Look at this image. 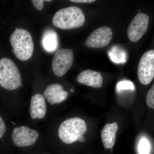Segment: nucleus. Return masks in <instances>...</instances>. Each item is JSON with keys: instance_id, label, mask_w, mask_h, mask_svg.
Listing matches in <instances>:
<instances>
[{"instance_id": "obj_1", "label": "nucleus", "mask_w": 154, "mask_h": 154, "mask_svg": "<svg viewBox=\"0 0 154 154\" xmlns=\"http://www.w3.org/2000/svg\"><path fill=\"white\" fill-rule=\"evenodd\" d=\"M85 21V15L75 6L60 9L53 17V24L63 30H70L82 27Z\"/></svg>"}, {"instance_id": "obj_2", "label": "nucleus", "mask_w": 154, "mask_h": 154, "mask_svg": "<svg viewBox=\"0 0 154 154\" xmlns=\"http://www.w3.org/2000/svg\"><path fill=\"white\" fill-rule=\"evenodd\" d=\"M85 122L79 117L67 119L61 124L58 130L60 140L64 143L72 144L79 141L84 142L83 136L87 131Z\"/></svg>"}, {"instance_id": "obj_3", "label": "nucleus", "mask_w": 154, "mask_h": 154, "mask_svg": "<svg viewBox=\"0 0 154 154\" xmlns=\"http://www.w3.org/2000/svg\"><path fill=\"white\" fill-rule=\"evenodd\" d=\"M10 42L13 48L12 52L20 60H28L33 55L34 45L28 30L16 28L10 37Z\"/></svg>"}, {"instance_id": "obj_4", "label": "nucleus", "mask_w": 154, "mask_h": 154, "mask_svg": "<svg viewBox=\"0 0 154 154\" xmlns=\"http://www.w3.org/2000/svg\"><path fill=\"white\" fill-rule=\"evenodd\" d=\"M22 84L21 75L16 65L8 58L0 60V85L9 91L16 90Z\"/></svg>"}, {"instance_id": "obj_5", "label": "nucleus", "mask_w": 154, "mask_h": 154, "mask_svg": "<svg viewBox=\"0 0 154 154\" xmlns=\"http://www.w3.org/2000/svg\"><path fill=\"white\" fill-rule=\"evenodd\" d=\"M74 60L72 50L62 48L58 50L54 56L52 68L54 73L58 77H62L72 65Z\"/></svg>"}, {"instance_id": "obj_6", "label": "nucleus", "mask_w": 154, "mask_h": 154, "mask_svg": "<svg viewBox=\"0 0 154 154\" xmlns=\"http://www.w3.org/2000/svg\"><path fill=\"white\" fill-rule=\"evenodd\" d=\"M138 79L142 84L148 85L154 78V50L144 54L140 60L138 67Z\"/></svg>"}, {"instance_id": "obj_7", "label": "nucleus", "mask_w": 154, "mask_h": 154, "mask_svg": "<svg viewBox=\"0 0 154 154\" xmlns=\"http://www.w3.org/2000/svg\"><path fill=\"white\" fill-rule=\"evenodd\" d=\"M149 20L148 15L143 13L136 15L128 29V36L131 41L137 42L142 38L147 29Z\"/></svg>"}, {"instance_id": "obj_8", "label": "nucleus", "mask_w": 154, "mask_h": 154, "mask_svg": "<svg viewBox=\"0 0 154 154\" xmlns=\"http://www.w3.org/2000/svg\"><path fill=\"white\" fill-rule=\"evenodd\" d=\"M38 137L39 134L36 131L27 126L15 128L12 133L13 143L19 147L32 145L36 142Z\"/></svg>"}, {"instance_id": "obj_9", "label": "nucleus", "mask_w": 154, "mask_h": 154, "mask_svg": "<svg viewBox=\"0 0 154 154\" xmlns=\"http://www.w3.org/2000/svg\"><path fill=\"white\" fill-rule=\"evenodd\" d=\"M112 30L107 26H103L94 30L88 36L85 44L93 48L105 47L110 43L112 38Z\"/></svg>"}, {"instance_id": "obj_10", "label": "nucleus", "mask_w": 154, "mask_h": 154, "mask_svg": "<svg viewBox=\"0 0 154 154\" xmlns=\"http://www.w3.org/2000/svg\"><path fill=\"white\" fill-rule=\"evenodd\" d=\"M45 98L51 105L58 104L67 98L68 94L64 91L63 87L59 84L48 85L44 92Z\"/></svg>"}, {"instance_id": "obj_11", "label": "nucleus", "mask_w": 154, "mask_h": 154, "mask_svg": "<svg viewBox=\"0 0 154 154\" xmlns=\"http://www.w3.org/2000/svg\"><path fill=\"white\" fill-rule=\"evenodd\" d=\"M77 82L94 88H101L103 84V78L99 72L90 69L85 70L80 73L77 77Z\"/></svg>"}, {"instance_id": "obj_12", "label": "nucleus", "mask_w": 154, "mask_h": 154, "mask_svg": "<svg viewBox=\"0 0 154 154\" xmlns=\"http://www.w3.org/2000/svg\"><path fill=\"white\" fill-rule=\"evenodd\" d=\"M118 125L116 122L105 125L101 131V138L105 149L112 148L115 144Z\"/></svg>"}, {"instance_id": "obj_13", "label": "nucleus", "mask_w": 154, "mask_h": 154, "mask_svg": "<svg viewBox=\"0 0 154 154\" xmlns=\"http://www.w3.org/2000/svg\"><path fill=\"white\" fill-rule=\"evenodd\" d=\"M42 46L46 51L52 53L56 50L58 45L57 35L55 31L51 30H46L43 34Z\"/></svg>"}, {"instance_id": "obj_14", "label": "nucleus", "mask_w": 154, "mask_h": 154, "mask_svg": "<svg viewBox=\"0 0 154 154\" xmlns=\"http://www.w3.org/2000/svg\"><path fill=\"white\" fill-rule=\"evenodd\" d=\"M150 144L149 141L143 138L140 140L138 146V151L139 154H149Z\"/></svg>"}, {"instance_id": "obj_15", "label": "nucleus", "mask_w": 154, "mask_h": 154, "mask_svg": "<svg viewBox=\"0 0 154 154\" xmlns=\"http://www.w3.org/2000/svg\"><path fill=\"white\" fill-rule=\"evenodd\" d=\"M117 89L118 91L125 90H134V87L132 82L130 81H121L117 84Z\"/></svg>"}, {"instance_id": "obj_16", "label": "nucleus", "mask_w": 154, "mask_h": 154, "mask_svg": "<svg viewBox=\"0 0 154 154\" xmlns=\"http://www.w3.org/2000/svg\"><path fill=\"white\" fill-rule=\"evenodd\" d=\"M146 102L149 107L154 109V83L147 94Z\"/></svg>"}, {"instance_id": "obj_17", "label": "nucleus", "mask_w": 154, "mask_h": 154, "mask_svg": "<svg viewBox=\"0 0 154 154\" xmlns=\"http://www.w3.org/2000/svg\"><path fill=\"white\" fill-rule=\"evenodd\" d=\"M33 6L38 11H41L43 8L44 1L42 0H33L31 1Z\"/></svg>"}, {"instance_id": "obj_18", "label": "nucleus", "mask_w": 154, "mask_h": 154, "mask_svg": "<svg viewBox=\"0 0 154 154\" xmlns=\"http://www.w3.org/2000/svg\"><path fill=\"white\" fill-rule=\"evenodd\" d=\"M6 128L5 121L2 116H0V138H2L5 132Z\"/></svg>"}, {"instance_id": "obj_19", "label": "nucleus", "mask_w": 154, "mask_h": 154, "mask_svg": "<svg viewBox=\"0 0 154 154\" xmlns=\"http://www.w3.org/2000/svg\"><path fill=\"white\" fill-rule=\"evenodd\" d=\"M71 2L77 3H92L96 2L95 0H70Z\"/></svg>"}, {"instance_id": "obj_20", "label": "nucleus", "mask_w": 154, "mask_h": 154, "mask_svg": "<svg viewBox=\"0 0 154 154\" xmlns=\"http://www.w3.org/2000/svg\"><path fill=\"white\" fill-rule=\"evenodd\" d=\"M71 92H72V93H73V92H74V90L73 89H71L70 90Z\"/></svg>"}, {"instance_id": "obj_21", "label": "nucleus", "mask_w": 154, "mask_h": 154, "mask_svg": "<svg viewBox=\"0 0 154 154\" xmlns=\"http://www.w3.org/2000/svg\"><path fill=\"white\" fill-rule=\"evenodd\" d=\"M45 1V2H51V1H50H50H49H49H46H46Z\"/></svg>"}]
</instances>
